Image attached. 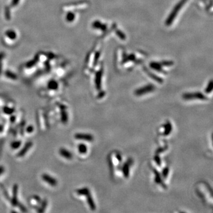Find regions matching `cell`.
Returning a JSON list of instances; mask_svg holds the SVG:
<instances>
[{
  "label": "cell",
  "instance_id": "1",
  "mask_svg": "<svg viewBox=\"0 0 213 213\" xmlns=\"http://www.w3.org/2000/svg\"><path fill=\"white\" fill-rule=\"evenodd\" d=\"M187 1V0H181L175 7L174 10L172 11V12L171 13V14H170V16H169V17L168 18L167 21L166 22V25H170L171 24V23H172V21L174 20L175 17L176 16L178 13L179 12V10L183 7L184 4H185V2Z\"/></svg>",
  "mask_w": 213,
  "mask_h": 213
},
{
  "label": "cell",
  "instance_id": "2",
  "mask_svg": "<svg viewBox=\"0 0 213 213\" xmlns=\"http://www.w3.org/2000/svg\"><path fill=\"white\" fill-rule=\"evenodd\" d=\"M156 89L155 86L153 84H148L146 86L141 87L138 89H137L135 91V94L136 96H141L144 94L152 93Z\"/></svg>",
  "mask_w": 213,
  "mask_h": 213
},
{
  "label": "cell",
  "instance_id": "3",
  "mask_svg": "<svg viewBox=\"0 0 213 213\" xmlns=\"http://www.w3.org/2000/svg\"><path fill=\"white\" fill-rule=\"evenodd\" d=\"M182 98L186 100H191V99H201V100H207V97L200 92L185 93V94H183Z\"/></svg>",
  "mask_w": 213,
  "mask_h": 213
},
{
  "label": "cell",
  "instance_id": "4",
  "mask_svg": "<svg viewBox=\"0 0 213 213\" xmlns=\"http://www.w3.org/2000/svg\"><path fill=\"white\" fill-rule=\"evenodd\" d=\"M41 178L44 182H46V183H47L48 184H49L52 187H56L58 184L57 180L55 178H54L53 177L50 176L49 174H44L42 175Z\"/></svg>",
  "mask_w": 213,
  "mask_h": 213
},
{
  "label": "cell",
  "instance_id": "5",
  "mask_svg": "<svg viewBox=\"0 0 213 213\" xmlns=\"http://www.w3.org/2000/svg\"><path fill=\"white\" fill-rule=\"evenodd\" d=\"M132 163H133L132 160L131 159H129L125 163H124L122 167V172L124 174V177L126 178H129V176L130 168V166L132 165Z\"/></svg>",
  "mask_w": 213,
  "mask_h": 213
},
{
  "label": "cell",
  "instance_id": "6",
  "mask_svg": "<svg viewBox=\"0 0 213 213\" xmlns=\"http://www.w3.org/2000/svg\"><path fill=\"white\" fill-rule=\"evenodd\" d=\"M75 138L78 140H81L87 141H92L94 140V137L90 134L77 133L75 135Z\"/></svg>",
  "mask_w": 213,
  "mask_h": 213
},
{
  "label": "cell",
  "instance_id": "7",
  "mask_svg": "<svg viewBox=\"0 0 213 213\" xmlns=\"http://www.w3.org/2000/svg\"><path fill=\"white\" fill-rule=\"evenodd\" d=\"M18 185L17 184L14 185L13 188V196L11 200V204L13 206H17L19 204L18 200H17V194H18Z\"/></svg>",
  "mask_w": 213,
  "mask_h": 213
},
{
  "label": "cell",
  "instance_id": "8",
  "mask_svg": "<svg viewBox=\"0 0 213 213\" xmlns=\"http://www.w3.org/2000/svg\"><path fill=\"white\" fill-rule=\"evenodd\" d=\"M32 146H33V143L32 141L27 142L24 145V147L21 149V151L17 154V156L18 157H23V156H24V155L27 153V152L30 149V148L32 147Z\"/></svg>",
  "mask_w": 213,
  "mask_h": 213
},
{
  "label": "cell",
  "instance_id": "9",
  "mask_svg": "<svg viewBox=\"0 0 213 213\" xmlns=\"http://www.w3.org/2000/svg\"><path fill=\"white\" fill-rule=\"evenodd\" d=\"M86 197H87V202H88V204L90 208V209L93 211H94L96 210V204L94 201V199L93 198V196L92 195H91V193H88L87 195H85Z\"/></svg>",
  "mask_w": 213,
  "mask_h": 213
},
{
  "label": "cell",
  "instance_id": "10",
  "mask_svg": "<svg viewBox=\"0 0 213 213\" xmlns=\"http://www.w3.org/2000/svg\"><path fill=\"white\" fill-rule=\"evenodd\" d=\"M59 154L66 159H71L73 156L72 153H71L68 150L64 148L60 149Z\"/></svg>",
  "mask_w": 213,
  "mask_h": 213
},
{
  "label": "cell",
  "instance_id": "11",
  "mask_svg": "<svg viewBox=\"0 0 213 213\" xmlns=\"http://www.w3.org/2000/svg\"><path fill=\"white\" fill-rule=\"evenodd\" d=\"M163 128H164V132L163 135L164 136H168L172 130V126L171 123L168 121L166 123L164 124Z\"/></svg>",
  "mask_w": 213,
  "mask_h": 213
},
{
  "label": "cell",
  "instance_id": "12",
  "mask_svg": "<svg viewBox=\"0 0 213 213\" xmlns=\"http://www.w3.org/2000/svg\"><path fill=\"white\" fill-rule=\"evenodd\" d=\"M154 172L155 174V181L156 183L159 184H161V185L164 187L166 188L165 185H164L162 179V176L160 175V174L158 172V171L157 170H156L155 169H154Z\"/></svg>",
  "mask_w": 213,
  "mask_h": 213
},
{
  "label": "cell",
  "instance_id": "13",
  "mask_svg": "<svg viewBox=\"0 0 213 213\" xmlns=\"http://www.w3.org/2000/svg\"><path fill=\"white\" fill-rule=\"evenodd\" d=\"M101 78H102V72L99 71L97 74L96 78V85L98 90H100L101 88Z\"/></svg>",
  "mask_w": 213,
  "mask_h": 213
},
{
  "label": "cell",
  "instance_id": "14",
  "mask_svg": "<svg viewBox=\"0 0 213 213\" xmlns=\"http://www.w3.org/2000/svg\"><path fill=\"white\" fill-rule=\"evenodd\" d=\"M78 149L81 154H85L87 152V146L84 143H80L78 146Z\"/></svg>",
  "mask_w": 213,
  "mask_h": 213
},
{
  "label": "cell",
  "instance_id": "15",
  "mask_svg": "<svg viewBox=\"0 0 213 213\" xmlns=\"http://www.w3.org/2000/svg\"><path fill=\"white\" fill-rule=\"evenodd\" d=\"M61 121L64 123L66 124L68 121V115L67 112L65 110H62L61 111Z\"/></svg>",
  "mask_w": 213,
  "mask_h": 213
},
{
  "label": "cell",
  "instance_id": "16",
  "mask_svg": "<svg viewBox=\"0 0 213 213\" xmlns=\"http://www.w3.org/2000/svg\"><path fill=\"white\" fill-rule=\"evenodd\" d=\"M90 191L89 190V189L87 187H84L81 189H78L77 191V193L79 195H86L88 193H90Z\"/></svg>",
  "mask_w": 213,
  "mask_h": 213
},
{
  "label": "cell",
  "instance_id": "17",
  "mask_svg": "<svg viewBox=\"0 0 213 213\" xmlns=\"http://www.w3.org/2000/svg\"><path fill=\"white\" fill-rule=\"evenodd\" d=\"M21 145V141L20 140H17L11 143V147L13 149H17L20 147Z\"/></svg>",
  "mask_w": 213,
  "mask_h": 213
},
{
  "label": "cell",
  "instance_id": "18",
  "mask_svg": "<svg viewBox=\"0 0 213 213\" xmlns=\"http://www.w3.org/2000/svg\"><path fill=\"white\" fill-rule=\"evenodd\" d=\"M3 111L5 114L10 115V114H12L13 113H14L15 110H14V109H13L12 108H10L8 107H5L3 108Z\"/></svg>",
  "mask_w": 213,
  "mask_h": 213
},
{
  "label": "cell",
  "instance_id": "19",
  "mask_svg": "<svg viewBox=\"0 0 213 213\" xmlns=\"http://www.w3.org/2000/svg\"><path fill=\"white\" fill-rule=\"evenodd\" d=\"M58 88V84L55 81H51L49 84V88L52 90H56Z\"/></svg>",
  "mask_w": 213,
  "mask_h": 213
},
{
  "label": "cell",
  "instance_id": "20",
  "mask_svg": "<svg viewBox=\"0 0 213 213\" xmlns=\"http://www.w3.org/2000/svg\"><path fill=\"white\" fill-rule=\"evenodd\" d=\"M47 201H46V199H45V200H44V201H43L42 204H41V205L40 208H39L38 211L40 212V213L44 212V210H45V209H46V207H47Z\"/></svg>",
  "mask_w": 213,
  "mask_h": 213
},
{
  "label": "cell",
  "instance_id": "21",
  "mask_svg": "<svg viewBox=\"0 0 213 213\" xmlns=\"http://www.w3.org/2000/svg\"><path fill=\"white\" fill-rule=\"evenodd\" d=\"M212 90H213V81H211L208 83L207 88H205V92H206V93L209 94L212 91Z\"/></svg>",
  "mask_w": 213,
  "mask_h": 213
},
{
  "label": "cell",
  "instance_id": "22",
  "mask_svg": "<svg viewBox=\"0 0 213 213\" xmlns=\"http://www.w3.org/2000/svg\"><path fill=\"white\" fill-rule=\"evenodd\" d=\"M169 168L168 167H165L162 171V176L164 178H166L168 177V175L169 174Z\"/></svg>",
  "mask_w": 213,
  "mask_h": 213
},
{
  "label": "cell",
  "instance_id": "23",
  "mask_svg": "<svg viewBox=\"0 0 213 213\" xmlns=\"http://www.w3.org/2000/svg\"><path fill=\"white\" fill-rule=\"evenodd\" d=\"M154 159H155V161L156 162V163L157 164V165L160 166L162 163V162H161V159L160 157H159V156L158 155H156L155 156V157H154Z\"/></svg>",
  "mask_w": 213,
  "mask_h": 213
},
{
  "label": "cell",
  "instance_id": "24",
  "mask_svg": "<svg viewBox=\"0 0 213 213\" xmlns=\"http://www.w3.org/2000/svg\"><path fill=\"white\" fill-rule=\"evenodd\" d=\"M34 131V127L32 126H29L27 128H26V132L28 133H32Z\"/></svg>",
  "mask_w": 213,
  "mask_h": 213
},
{
  "label": "cell",
  "instance_id": "25",
  "mask_svg": "<svg viewBox=\"0 0 213 213\" xmlns=\"http://www.w3.org/2000/svg\"><path fill=\"white\" fill-rule=\"evenodd\" d=\"M19 206L20 209L22 211H23V212H27V210L26 209V208L24 207V205H21V204H19Z\"/></svg>",
  "mask_w": 213,
  "mask_h": 213
},
{
  "label": "cell",
  "instance_id": "26",
  "mask_svg": "<svg viewBox=\"0 0 213 213\" xmlns=\"http://www.w3.org/2000/svg\"><path fill=\"white\" fill-rule=\"evenodd\" d=\"M116 158L118 159V160L119 162H121V160H122V157H121V155H120L119 154H117Z\"/></svg>",
  "mask_w": 213,
  "mask_h": 213
},
{
  "label": "cell",
  "instance_id": "27",
  "mask_svg": "<svg viewBox=\"0 0 213 213\" xmlns=\"http://www.w3.org/2000/svg\"><path fill=\"white\" fill-rule=\"evenodd\" d=\"M4 168L2 166H0V175L2 174L4 172Z\"/></svg>",
  "mask_w": 213,
  "mask_h": 213
},
{
  "label": "cell",
  "instance_id": "28",
  "mask_svg": "<svg viewBox=\"0 0 213 213\" xmlns=\"http://www.w3.org/2000/svg\"><path fill=\"white\" fill-rule=\"evenodd\" d=\"M3 131V127L0 124V132H2Z\"/></svg>",
  "mask_w": 213,
  "mask_h": 213
},
{
  "label": "cell",
  "instance_id": "29",
  "mask_svg": "<svg viewBox=\"0 0 213 213\" xmlns=\"http://www.w3.org/2000/svg\"><path fill=\"white\" fill-rule=\"evenodd\" d=\"M11 121H15V120H16V117L14 116L11 117Z\"/></svg>",
  "mask_w": 213,
  "mask_h": 213
}]
</instances>
